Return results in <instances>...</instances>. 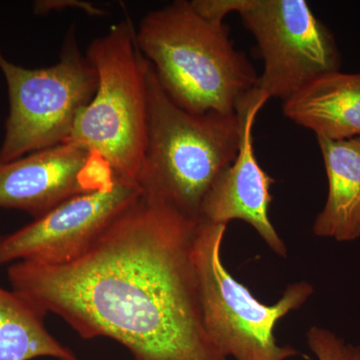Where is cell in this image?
<instances>
[{
  "label": "cell",
  "mask_w": 360,
  "mask_h": 360,
  "mask_svg": "<svg viewBox=\"0 0 360 360\" xmlns=\"http://www.w3.org/2000/svg\"><path fill=\"white\" fill-rule=\"evenodd\" d=\"M236 13L257 41L264 63L257 89L269 99L284 103L340 70L335 35L305 0H236Z\"/></svg>",
  "instance_id": "cell-7"
},
{
  "label": "cell",
  "mask_w": 360,
  "mask_h": 360,
  "mask_svg": "<svg viewBox=\"0 0 360 360\" xmlns=\"http://www.w3.org/2000/svg\"><path fill=\"white\" fill-rule=\"evenodd\" d=\"M198 224L142 193L82 257L14 262L7 276L13 290L84 340L110 338L134 360H229L203 322Z\"/></svg>",
  "instance_id": "cell-1"
},
{
  "label": "cell",
  "mask_w": 360,
  "mask_h": 360,
  "mask_svg": "<svg viewBox=\"0 0 360 360\" xmlns=\"http://www.w3.org/2000/svg\"><path fill=\"white\" fill-rule=\"evenodd\" d=\"M283 115L316 137L360 136V73H328L284 101Z\"/></svg>",
  "instance_id": "cell-11"
},
{
  "label": "cell",
  "mask_w": 360,
  "mask_h": 360,
  "mask_svg": "<svg viewBox=\"0 0 360 360\" xmlns=\"http://www.w3.org/2000/svg\"><path fill=\"white\" fill-rule=\"evenodd\" d=\"M148 99V141L139 186L146 195L200 220L206 193L238 155L240 118L238 113L182 110L165 94L153 66Z\"/></svg>",
  "instance_id": "cell-3"
},
{
  "label": "cell",
  "mask_w": 360,
  "mask_h": 360,
  "mask_svg": "<svg viewBox=\"0 0 360 360\" xmlns=\"http://www.w3.org/2000/svg\"><path fill=\"white\" fill-rule=\"evenodd\" d=\"M142 194L115 176L110 186L75 196L11 233L0 236V266L18 262L65 265L75 262Z\"/></svg>",
  "instance_id": "cell-8"
},
{
  "label": "cell",
  "mask_w": 360,
  "mask_h": 360,
  "mask_svg": "<svg viewBox=\"0 0 360 360\" xmlns=\"http://www.w3.org/2000/svg\"><path fill=\"white\" fill-rule=\"evenodd\" d=\"M135 39L165 94L188 112L234 115L257 89L259 75L236 49L229 26L203 18L191 1L146 14Z\"/></svg>",
  "instance_id": "cell-2"
},
{
  "label": "cell",
  "mask_w": 360,
  "mask_h": 360,
  "mask_svg": "<svg viewBox=\"0 0 360 360\" xmlns=\"http://www.w3.org/2000/svg\"><path fill=\"white\" fill-rule=\"evenodd\" d=\"M328 193L312 231L319 238L349 243L360 238V136L343 141L316 137Z\"/></svg>",
  "instance_id": "cell-12"
},
{
  "label": "cell",
  "mask_w": 360,
  "mask_h": 360,
  "mask_svg": "<svg viewBox=\"0 0 360 360\" xmlns=\"http://www.w3.org/2000/svg\"><path fill=\"white\" fill-rule=\"evenodd\" d=\"M46 314L16 291L0 288V360H78L45 328Z\"/></svg>",
  "instance_id": "cell-13"
},
{
  "label": "cell",
  "mask_w": 360,
  "mask_h": 360,
  "mask_svg": "<svg viewBox=\"0 0 360 360\" xmlns=\"http://www.w3.org/2000/svg\"><path fill=\"white\" fill-rule=\"evenodd\" d=\"M269 101V97L255 89L239 104L241 139L238 155L206 193L200 219L225 225L232 220H243L257 231L276 255L285 257L288 248L269 215L272 201L270 187L274 179L258 162L253 146L255 120Z\"/></svg>",
  "instance_id": "cell-10"
},
{
  "label": "cell",
  "mask_w": 360,
  "mask_h": 360,
  "mask_svg": "<svg viewBox=\"0 0 360 360\" xmlns=\"http://www.w3.org/2000/svg\"><path fill=\"white\" fill-rule=\"evenodd\" d=\"M66 8L79 9L89 15L96 16V18L108 14V11L101 7L94 6L90 2L82 1V0H40V1H35L33 4V13L39 15L63 11Z\"/></svg>",
  "instance_id": "cell-15"
},
{
  "label": "cell",
  "mask_w": 360,
  "mask_h": 360,
  "mask_svg": "<svg viewBox=\"0 0 360 360\" xmlns=\"http://www.w3.org/2000/svg\"><path fill=\"white\" fill-rule=\"evenodd\" d=\"M307 340L317 360H360L359 345L347 342L328 329L311 326Z\"/></svg>",
  "instance_id": "cell-14"
},
{
  "label": "cell",
  "mask_w": 360,
  "mask_h": 360,
  "mask_svg": "<svg viewBox=\"0 0 360 360\" xmlns=\"http://www.w3.org/2000/svg\"><path fill=\"white\" fill-rule=\"evenodd\" d=\"M129 18L90 42L98 75L94 98L80 111L68 142L98 155L115 176L139 184L148 129L150 63L139 51Z\"/></svg>",
  "instance_id": "cell-4"
},
{
  "label": "cell",
  "mask_w": 360,
  "mask_h": 360,
  "mask_svg": "<svg viewBox=\"0 0 360 360\" xmlns=\"http://www.w3.org/2000/svg\"><path fill=\"white\" fill-rule=\"evenodd\" d=\"M227 225L198 220L193 258L200 283L203 322L224 356L236 360H288L302 355L274 336L276 323L314 295L307 281L290 284L281 300L266 305L225 269L221 246Z\"/></svg>",
  "instance_id": "cell-5"
},
{
  "label": "cell",
  "mask_w": 360,
  "mask_h": 360,
  "mask_svg": "<svg viewBox=\"0 0 360 360\" xmlns=\"http://www.w3.org/2000/svg\"><path fill=\"white\" fill-rule=\"evenodd\" d=\"M115 179L98 155L65 142L0 162V208L39 219L70 198L110 186Z\"/></svg>",
  "instance_id": "cell-9"
},
{
  "label": "cell",
  "mask_w": 360,
  "mask_h": 360,
  "mask_svg": "<svg viewBox=\"0 0 360 360\" xmlns=\"http://www.w3.org/2000/svg\"><path fill=\"white\" fill-rule=\"evenodd\" d=\"M0 70L9 101L0 162L68 142L78 115L92 101L98 84L97 71L80 51L73 27L56 65L23 68L8 60L0 49Z\"/></svg>",
  "instance_id": "cell-6"
}]
</instances>
